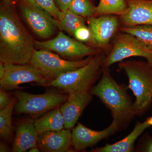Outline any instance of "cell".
Returning a JSON list of instances; mask_svg holds the SVG:
<instances>
[{
    "mask_svg": "<svg viewBox=\"0 0 152 152\" xmlns=\"http://www.w3.org/2000/svg\"><path fill=\"white\" fill-rule=\"evenodd\" d=\"M12 97L7 92V91L1 88L0 89V110L6 108L10 103L12 99Z\"/></svg>",
    "mask_w": 152,
    "mask_h": 152,
    "instance_id": "obj_27",
    "label": "cell"
},
{
    "mask_svg": "<svg viewBox=\"0 0 152 152\" xmlns=\"http://www.w3.org/2000/svg\"><path fill=\"white\" fill-rule=\"evenodd\" d=\"M150 126L145 121L137 122L132 131L126 137L112 144H107L100 148L93 149V152H132L134 151V144L137 139Z\"/></svg>",
    "mask_w": 152,
    "mask_h": 152,
    "instance_id": "obj_17",
    "label": "cell"
},
{
    "mask_svg": "<svg viewBox=\"0 0 152 152\" xmlns=\"http://www.w3.org/2000/svg\"><path fill=\"white\" fill-rule=\"evenodd\" d=\"M69 10L76 15L88 18L94 16L96 7L93 0H72Z\"/></svg>",
    "mask_w": 152,
    "mask_h": 152,
    "instance_id": "obj_23",
    "label": "cell"
},
{
    "mask_svg": "<svg viewBox=\"0 0 152 152\" xmlns=\"http://www.w3.org/2000/svg\"><path fill=\"white\" fill-rule=\"evenodd\" d=\"M64 120L60 107L50 111L39 118L34 120V125L39 134L50 131L62 130Z\"/></svg>",
    "mask_w": 152,
    "mask_h": 152,
    "instance_id": "obj_18",
    "label": "cell"
},
{
    "mask_svg": "<svg viewBox=\"0 0 152 152\" xmlns=\"http://www.w3.org/2000/svg\"><path fill=\"white\" fill-rule=\"evenodd\" d=\"M105 57L100 51L84 66L63 74L42 86L54 87L67 94L79 91H89L102 72Z\"/></svg>",
    "mask_w": 152,
    "mask_h": 152,
    "instance_id": "obj_4",
    "label": "cell"
},
{
    "mask_svg": "<svg viewBox=\"0 0 152 152\" xmlns=\"http://www.w3.org/2000/svg\"><path fill=\"white\" fill-rule=\"evenodd\" d=\"M56 25L61 31L72 36L78 28L86 26L84 18L74 14L69 10L61 11L59 19L56 20Z\"/></svg>",
    "mask_w": 152,
    "mask_h": 152,
    "instance_id": "obj_19",
    "label": "cell"
},
{
    "mask_svg": "<svg viewBox=\"0 0 152 152\" xmlns=\"http://www.w3.org/2000/svg\"><path fill=\"white\" fill-rule=\"evenodd\" d=\"M56 19L58 20L61 11L56 5L54 0H33Z\"/></svg>",
    "mask_w": 152,
    "mask_h": 152,
    "instance_id": "obj_24",
    "label": "cell"
},
{
    "mask_svg": "<svg viewBox=\"0 0 152 152\" xmlns=\"http://www.w3.org/2000/svg\"><path fill=\"white\" fill-rule=\"evenodd\" d=\"M87 19L91 34L89 41L93 47L99 49L107 48L119 27L118 19L113 15L93 16Z\"/></svg>",
    "mask_w": 152,
    "mask_h": 152,
    "instance_id": "obj_11",
    "label": "cell"
},
{
    "mask_svg": "<svg viewBox=\"0 0 152 152\" xmlns=\"http://www.w3.org/2000/svg\"><path fill=\"white\" fill-rule=\"evenodd\" d=\"M4 64L5 72L0 79L1 88L6 91L19 89L20 85L33 82L41 86L47 83L45 78L29 63L25 64Z\"/></svg>",
    "mask_w": 152,
    "mask_h": 152,
    "instance_id": "obj_10",
    "label": "cell"
},
{
    "mask_svg": "<svg viewBox=\"0 0 152 152\" xmlns=\"http://www.w3.org/2000/svg\"><path fill=\"white\" fill-rule=\"evenodd\" d=\"M145 121L150 126L152 127V116L148 118Z\"/></svg>",
    "mask_w": 152,
    "mask_h": 152,
    "instance_id": "obj_31",
    "label": "cell"
},
{
    "mask_svg": "<svg viewBox=\"0 0 152 152\" xmlns=\"http://www.w3.org/2000/svg\"><path fill=\"white\" fill-rule=\"evenodd\" d=\"M127 7L126 0H100L96 7L94 16L106 15H120L122 14Z\"/></svg>",
    "mask_w": 152,
    "mask_h": 152,
    "instance_id": "obj_21",
    "label": "cell"
},
{
    "mask_svg": "<svg viewBox=\"0 0 152 152\" xmlns=\"http://www.w3.org/2000/svg\"><path fill=\"white\" fill-rule=\"evenodd\" d=\"M119 129L116 121L113 120L109 126L100 131L91 129L79 123L72 131V146L75 151H83L95 145Z\"/></svg>",
    "mask_w": 152,
    "mask_h": 152,
    "instance_id": "obj_12",
    "label": "cell"
},
{
    "mask_svg": "<svg viewBox=\"0 0 152 152\" xmlns=\"http://www.w3.org/2000/svg\"><path fill=\"white\" fill-rule=\"evenodd\" d=\"M38 147L42 151H69L72 146V132L70 129L44 132L39 134Z\"/></svg>",
    "mask_w": 152,
    "mask_h": 152,
    "instance_id": "obj_15",
    "label": "cell"
},
{
    "mask_svg": "<svg viewBox=\"0 0 152 152\" xmlns=\"http://www.w3.org/2000/svg\"><path fill=\"white\" fill-rule=\"evenodd\" d=\"M16 101V98L13 97L8 105L0 110V136L7 141H11L13 135L12 115Z\"/></svg>",
    "mask_w": 152,
    "mask_h": 152,
    "instance_id": "obj_20",
    "label": "cell"
},
{
    "mask_svg": "<svg viewBox=\"0 0 152 152\" xmlns=\"http://www.w3.org/2000/svg\"><path fill=\"white\" fill-rule=\"evenodd\" d=\"M102 76L91 93L96 96L110 110L119 129L128 124L136 115L126 90L112 77L108 68H102Z\"/></svg>",
    "mask_w": 152,
    "mask_h": 152,
    "instance_id": "obj_2",
    "label": "cell"
},
{
    "mask_svg": "<svg viewBox=\"0 0 152 152\" xmlns=\"http://www.w3.org/2000/svg\"><path fill=\"white\" fill-rule=\"evenodd\" d=\"M118 66L126 74L129 88L135 96L133 106L136 115L144 113L152 103L151 66L140 61H123L119 63Z\"/></svg>",
    "mask_w": 152,
    "mask_h": 152,
    "instance_id": "obj_3",
    "label": "cell"
},
{
    "mask_svg": "<svg viewBox=\"0 0 152 152\" xmlns=\"http://www.w3.org/2000/svg\"><path fill=\"white\" fill-rule=\"evenodd\" d=\"M35 47L56 53L61 56L69 58H81L94 56L100 51L94 47L86 45L75 40L60 31L51 39L45 41L35 40Z\"/></svg>",
    "mask_w": 152,
    "mask_h": 152,
    "instance_id": "obj_9",
    "label": "cell"
},
{
    "mask_svg": "<svg viewBox=\"0 0 152 152\" xmlns=\"http://www.w3.org/2000/svg\"><path fill=\"white\" fill-rule=\"evenodd\" d=\"M17 99L14 109L15 114H24L32 118L48 113L61 107L68 98V95L56 91H50L40 94H34L21 91L13 93Z\"/></svg>",
    "mask_w": 152,
    "mask_h": 152,
    "instance_id": "obj_5",
    "label": "cell"
},
{
    "mask_svg": "<svg viewBox=\"0 0 152 152\" xmlns=\"http://www.w3.org/2000/svg\"><path fill=\"white\" fill-rule=\"evenodd\" d=\"M72 0H54L55 4L61 11L69 10Z\"/></svg>",
    "mask_w": 152,
    "mask_h": 152,
    "instance_id": "obj_28",
    "label": "cell"
},
{
    "mask_svg": "<svg viewBox=\"0 0 152 152\" xmlns=\"http://www.w3.org/2000/svg\"><path fill=\"white\" fill-rule=\"evenodd\" d=\"M127 7L120 15L124 26L152 25V0H126Z\"/></svg>",
    "mask_w": 152,
    "mask_h": 152,
    "instance_id": "obj_14",
    "label": "cell"
},
{
    "mask_svg": "<svg viewBox=\"0 0 152 152\" xmlns=\"http://www.w3.org/2000/svg\"><path fill=\"white\" fill-rule=\"evenodd\" d=\"M25 22L36 35L42 39L52 37L57 27L56 19L33 0H14Z\"/></svg>",
    "mask_w": 152,
    "mask_h": 152,
    "instance_id": "obj_8",
    "label": "cell"
},
{
    "mask_svg": "<svg viewBox=\"0 0 152 152\" xmlns=\"http://www.w3.org/2000/svg\"><path fill=\"white\" fill-rule=\"evenodd\" d=\"M74 37L82 42L89 41L91 34L88 27L85 26L78 28L75 32Z\"/></svg>",
    "mask_w": 152,
    "mask_h": 152,
    "instance_id": "obj_25",
    "label": "cell"
},
{
    "mask_svg": "<svg viewBox=\"0 0 152 152\" xmlns=\"http://www.w3.org/2000/svg\"><path fill=\"white\" fill-rule=\"evenodd\" d=\"M35 47V40L21 22L13 1H1L0 61L28 64Z\"/></svg>",
    "mask_w": 152,
    "mask_h": 152,
    "instance_id": "obj_1",
    "label": "cell"
},
{
    "mask_svg": "<svg viewBox=\"0 0 152 152\" xmlns=\"http://www.w3.org/2000/svg\"><path fill=\"white\" fill-rule=\"evenodd\" d=\"M132 57H143L152 67V50L136 37L121 32L118 34L113 47L104 60L102 68H108L116 63Z\"/></svg>",
    "mask_w": 152,
    "mask_h": 152,
    "instance_id": "obj_7",
    "label": "cell"
},
{
    "mask_svg": "<svg viewBox=\"0 0 152 152\" xmlns=\"http://www.w3.org/2000/svg\"><path fill=\"white\" fill-rule=\"evenodd\" d=\"M8 147L3 142H1L0 143V152H6L9 151Z\"/></svg>",
    "mask_w": 152,
    "mask_h": 152,
    "instance_id": "obj_29",
    "label": "cell"
},
{
    "mask_svg": "<svg viewBox=\"0 0 152 152\" xmlns=\"http://www.w3.org/2000/svg\"></svg>",
    "mask_w": 152,
    "mask_h": 152,
    "instance_id": "obj_34",
    "label": "cell"
},
{
    "mask_svg": "<svg viewBox=\"0 0 152 152\" xmlns=\"http://www.w3.org/2000/svg\"><path fill=\"white\" fill-rule=\"evenodd\" d=\"M93 56L78 61H69L62 58L50 51L34 50L29 64L43 75L46 79L47 83H48L63 74L84 66L91 59Z\"/></svg>",
    "mask_w": 152,
    "mask_h": 152,
    "instance_id": "obj_6",
    "label": "cell"
},
{
    "mask_svg": "<svg viewBox=\"0 0 152 152\" xmlns=\"http://www.w3.org/2000/svg\"><path fill=\"white\" fill-rule=\"evenodd\" d=\"M1 1H10V0H1Z\"/></svg>",
    "mask_w": 152,
    "mask_h": 152,
    "instance_id": "obj_33",
    "label": "cell"
},
{
    "mask_svg": "<svg viewBox=\"0 0 152 152\" xmlns=\"http://www.w3.org/2000/svg\"><path fill=\"white\" fill-rule=\"evenodd\" d=\"M39 134L31 118L21 121L17 125L12 151L24 152L34 147H37Z\"/></svg>",
    "mask_w": 152,
    "mask_h": 152,
    "instance_id": "obj_16",
    "label": "cell"
},
{
    "mask_svg": "<svg viewBox=\"0 0 152 152\" xmlns=\"http://www.w3.org/2000/svg\"><path fill=\"white\" fill-rule=\"evenodd\" d=\"M138 150L140 152H152V137L148 134L144 136Z\"/></svg>",
    "mask_w": 152,
    "mask_h": 152,
    "instance_id": "obj_26",
    "label": "cell"
},
{
    "mask_svg": "<svg viewBox=\"0 0 152 152\" xmlns=\"http://www.w3.org/2000/svg\"><path fill=\"white\" fill-rule=\"evenodd\" d=\"M121 32L134 36L152 50V25H140L134 26H124Z\"/></svg>",
    "mask_w": 152,
    "mask_h": 152,
    "instance_id": "obj_22",
    "label": "cell"
},
{
    "mask_svg": "<svg viewBox=\"0 0 152 152\" xmlns=\"http://www.w3.org/2000/svg\"><path fill=\"white\" fill-rule=\"evenodd\" d=\"M88 91H79L69 94L67 100L60 107L64 120V128L72 129L84 110L92 99Z\"/></svg>",
    "mask_w": 152,
    "mask_h": 152,
    "instance_id": "obj_13",
    "label": "cell"
},
{
    "mask_svg": "<svg viewBox=\"0 0 152 152\" xmlns=\"http://www.w3.org/2000/svg\"><path fill=\"white\" fill-rule=\"evenodd\" d=\"M4 64L2 62L0 61V79L2 78L5 74Z\"/></svg>",
    "mask_w": 152,
    "mask_h": 152,
    "instance_id": "obj_30",
    "label": "cell"
},
{
    "mask_svg": "<svg viewBox=\"0 0 152 152\" xmlns=\"http://www.w3.org/2000/svg\"><path fill=\"white\" fill-rule=\"evenodd\" d=\"M29 152H40L39 149V148L38 147H34V148H31L29 150Z\"/></svg>",
    "mask_w": 152,
    "mask_h": 152,
    "instance_id": "obj_32",
    "label": "cell"
}]
</instances>
